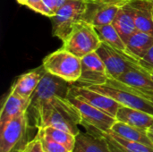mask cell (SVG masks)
I'll list each match as a JSON object with an SVG mask.
<instances>
[{
	"label": "cell",
	"instance_id": "cell-8",
	"mask_svg": "<svg viewBox=\"0 0 153 152\" xmlns=\"http://www.w3.org/2000/svg\"><path fill=\"white\" fill-rule=\"evenodd\" d=\"M72 84L73 83L67 82L66 81L46 72L30 97V106L29 108L53 97L67 98Z\"/></svg>",
	"mask_w": 153,
	"mask_h": 152
},
{
	"label": "cell",
	"instance_id": "cell-32",
	"mask_svg": "<svg viewBox=\"0 0 153 152\" xmlns=\"http://www.w3.org/2000/svg\"><path fill=\"white\" fill-rule=\"evenodd\" d=\"M15 152H24V151L23 150H19V151H17Z\"/></svg>",
	"mask_w": 153,
	"mask_h": 152
},
{
	"label": "cell",
	"instance_id": "cell-27",
	"mask_svg": "<svg viewBox=\"0 0 153 152\" xmlns=\"http://www.w3.org/2000/svg\"><path fill=\"white\" fill-rule=\"evenodd\" d=\"M45 4L54 13H56V12L59 9V7L64 4L65 3L66 0H42Z\"/></svg>",
	"mask_w": 153,
	"mask_h": 152
},
{
	"label": "cell",
	"instance_id": "cell-10",
	"mask_svg": "<svg viewBox=\"0 0 153 152\" xmlns=\"http://www.w3.org/2000/svg\"><path fill=\"white\" fill-rule=\"evenodd\" d=\"M69 93L80 99L88 102L89 104L104 111L115 118L119 108L122 106L112 98L82 85L72 84Z\"/></svg>",
	"mask_w": 153,
	"mask_h": 152
},
{
	"label": "cell",
	"instance_id": "cell-5",
	"mask_svg": "<svg viewBox=\"0 0 153 152\" xmlns=\"http://www.w3.org/2000/svg\"><path fill=\"white\" fill-rule=\"evenodd\" d=\"M87 9L86 0H66L50 18L53 36L63 41L72 30L74 24L83 19Z\"/></svg>",
	"mask_w": 153,
	"mask_h": 152
},
{
	"label": "cell",
	"instance_id": "cell-15",
	"mask_svg": "<svg viewBox=\"0 0 153 152\" xmlns=\"http://www.w3.org/2000/svg\"><path fill=\"white\" fill-rule=\"evenodd\" d=\"M138 30L153 35L152 0H129Z\"/></svg>",
	"mask_w": 153,
	"mask_h": 152
},
{
	"label": "cell",
	"instance_id": "cell-4",
	"mask_svg": "<svg viewBox=\"0 0 153 152\" xmlns=\"http://www.w3.org/2000/svg\"><path fill=\"white\" fill-rule=\"evenodd\" d=\"M42 65L46 72L70 83L77 82L82 74V58L63 47L47 56Z\"/></svg>",
	"mask_w": 153,
	"mask_h": 152
},
{
	"label": "cell",
	"instance_id": "cell-31",
	"mask_svg": "<svg viewBox=\"0 0 153 152\" xmlns=\"http://www.w3.org/2000/svg\"><path fill=\"white\" fill-rule=\"evenodd\" d=\"M149 135H150V138H151V140L152 141V142H153V134H152V133H149Z\"/></svg>",
	"mask_w": 153,
	"mask_h": 152
},
{
	"label": "cell",
	"instance_id": "cell-23",
	"mask_svg": "<svg viewBox=\"0 0 153 152\" xmlns=\"http://www.w3.org/2000/svg\"><path fill=\"white\" fill-rule=\"evenodd\" d=\"M38 133L62 144L71 152L73 151L74 148L76 136L71 134L70 133L66 131H64V130H61L53 126H46L43 128H39Z\"/></svg>",
	"mask_w": 153,
	"mask_h": 152
},
{
	"label": "cell",
	"instance_id": "cell-6",
	"mask_svg": "<svg viewBox=\"0 0 153 152\" xmlns=\"http://www.w3.org/2000/svg\"><path fill=\"white\" fill-rule=\"evenodd\" d=\"M29 126V112L25 111L7 122L0 129V152L23 150Z\"/></svg>",
	"mask_w": 153,
	"mask_h": 152
},
{
	"label": "cell",
	"instance_id": "cell-22",
	"mask_svg": "<svg viewBox=\"0 0 153 152\" xmlns=\"http://www.w3.org/2000/svg\"><path fill=\"white\" fill-rule=\"evenodd\" d=\"M126 44L131 55L142 59L153 45V35L137 30L126 40Z\"/></svg>",
	"mask_w": 153,
	"mask_h": 152
},
{
	"label": "cell",
	"instance_id": "cell-29",
	"mask_svg": "<svg viewBox=\"0 0 153 152\" xmlns=\"http://www.w3.org/2000/svg\"><path fill=\"white\" fill-rule=\"evenodd\" d=\"M144 62L152 65L153 66V45L151 47V48L147 51L145 56L142 58Z\"/></svg>",
	"mask_w": 153,
	"mask_h": 152
},
{
	"label": "cell",
	"instance_id": "cell-1",
	"mask_svg": "<svg viewBox=\"0 0 153 152\" xmlns=\"http://www.w3.org/2000/svg\"><path fill=\"white\" fill-rule=\"evenodd\" d=\"M32 112L35 126H53L76 136L80 133L82 117L67 98L53 97L29 108Z\"/></svg>",
	"mask_w": 153,
	"mask_h": 152
},
{
	"label": "cell",
	"instance_id": "cell-21",
	"mask_svg": "<svg viewBox=\"0 0 153 152\" xmlns=\"http://www.w3.org/2000/svg\"><path fill=\"white\" fill-rule=\"evenodd\" d=\"M110 131L126 140L141 142L145 145L153 147L152 141L151 140L149 133L146 130L132 126L123 122L116 121Z\"/></svg>",
	"mask_w": 153,
	"mask_h": 152
},
{
	"label": "cell",
	"instance_id": "cell-11",
	"mask_svg": "<svg viewBox=\"0 0 153 152\" xmlns=\"http://www.w3.org/2000/svg\"><path fill=\"white\" fill-rule=\"evenodd\" d=\"M75 137V145L72 152H111L107 140L94 128H85Z\"/></svg>",
	"mask_w": 153,
	"mask_h": 152
},
{
	"label": "cell",
	"instance_id": "cell-33",
	"mask_svg": "<svg viewBox=\"0 0 153 152\" xmlns=\"http://www.w3.org/2000/svg\"><path fill=\"white\" fill-rule=\"evenodd\" d=\"M152 1H153V0H152Z\"/></svg>",
	"mask_w": 153,
	"mask_h": 152
},
{
	"label": "cell",
	"instance_id": "cell-20",
	"mask_svg": "<svg viewBox=\"0 0 153 152\" xmlns=\"http://www.w3.org/2000/svg\"><path fill=\"white\" fill-rule=\"evenodd\" d=\"M99 132L107 140L111 152H153V147L152 146L126 140L111 131Z\"/></svg>",
	"mask_w": 153,
	"mask_h": 152
},
{
	"label": "cell",
	"instance_id": "cell-18",
	"mask_svg": "<svg viewBox=\"0 0 153 152\" xmlns=\"http://www.w3.org/2000/svg\"><path fill=\"white\" fill-rule=\"evenodd\" d=\"M117 121L148 131L153 125V116L144 111L121 106L116 116Z\"/></svg>",
	"mask_w": 153,
	"mask_h": 152
},
{
	"label": "cell",
	"instance_id": "cell-9",
	"mask_svg": "<svg viewBox=\"0 0 153 152\" xmlns=\"http://www.w3.org/2000/svg\"><path fill=\"white\" fill-rule=\"evenodd\" d=\"M96 52L103 60L109 78L118 79L126 71L139 66V65L131 62L129 57L125 54L116 50L105 42L101 43Z\"/></svg>",
	"mask_w": 153,
	"mask_h": 152
},
{
	"label": "cell",
	"instance_id": "cell-30",
	"mask_svg": "<svg viewBox=\"0 0 153 152\" xmlns=\"http://www.w3.org/2000/svg\"><path fill=\"white\" fill-rule=\"evenodd\" d=\"M148 133H152V134H153V125H152V126L148 130Z\"/></svg>",
	"mask_w": 153,
	"mask_h": 152
},
{
	"label": "cell",
	"instance_id": "cell-13",
	"mask_svg": "<svg viewBox=\"0 0 153 152\" xmlns=\"http://www.w3.org/2000/svg\"><path fill=\"white\" fill-rule=\"evenodd\" d=\"M143 92L153 100V79L140 65L134 67L117 79Z\"/></svg>",
	"mask_w": 153,
	"mask_h": 152
},
{
	"label": "cell",
	"instance_id": "cell-26",
	"mask_svg": "<svg viewBox=\"0 0 153 152\" xmlns=\"http://www.w3.org/2000/svg\"><path fill=\"white\" fill-rule=\"evenodd\" d=\"M23 151L24 152H44L41 142L37 135L34 137V139L27 142Z\"/></svg>",
	"mask_w": 153,
	"mask_h": 152
},
{
	"label": "cell",
	"instance_id": "cell-24",
	"mask_svg": "<svg viewBox=\"0 0 153 152\" xmlns=\"http://www.w3.org/2000/svg\"><path fill=\"white\" fill-rule=\"evenodd\" d=\"M17 2L20 4L25 5L30 9L33 10L34 12L40 13L44 16L51 18L55 15V13L45 4L42 0H17Z\"/></svg>",
	"mask_w": 153,
	"mask_h": 152
},
{
	"label": "cell",
	"instance_id": "cell-19",
	"mask_svg": "<svg viewBox=\"0 0 153 152\" xmlns=\"http://www.w3.org/2000/svg\"><path fill=\"white\" fill-rule=\"evenodd\" d=\"M112 24L125 42L137 30L133 8L129 1L119 8Z\"/></svg>",
	"mask_w": 153,
	"mask_h": 152
},
{
	"label": "cell",
	"instance_id": "cell-2",
	"mask_svg": "<svg viewBox=\"0 0 153 152\" xmlns=\"http://www.w3.org/2000/svg\"><path fill=\"white\" fill-rule=\"evenodd\" d=\"M97 92L107 95L125 107L139 109L153 116V100L138 90L117 80L108 78L107 82L85 86Z\"/></svg>",
	"mask_w": 153,
	"mask_h": 152
},
{
	"label": "cell",
	"instance_id": "cell-16",
	"mask_svg": "<svg viewBox=\"0 0 153 152\" xmlns=\"http://www.w3.org/2000/svg\"><path fill=\"white\" fill-rule=\"evenodd\" d=\"M30 106V99L20 97L10 91L7 95L0 112V129L11 119L22 112L28 111Z\"/></svg>",
	"mask_w": 153,
	"mask_h": 152
},
{
	"label": "cell",
	"instance_id": "cell-28",
	"mask_svg": "<svg viewBox=\"0 0 153 152\" xmlns=\"http://www.w3.org/2000/svg\"><path fill=\"white\" fill-rule=\"evenodd\" d=\"M89 4H111V3H125L129 0H86Z\"/></svg>",
	"mask_w": 153,
	"mask_h": 152
},
{
	"label": "cell",
	"instance_id": "cell-25",
	"mask_svg": "<svg viewBox=\"0 0 153 152\" xmlns=\"http://www.w3.org/2000/svg\"><path fill=\"white\" fill-rule=\"evenodd\" d=\"M37 136L39 138V140L41 142L44 152H71L62 144H60L56 142H54L39 133H37Z\"/></svg>",
	"mask_w": 153,
	"mask_h": 152
},
{
	"label": "cell",
	"instance_id": "cell-3",
	"mask_svg": "<svg viewBox=\"0 0 153 152\" xmlns=\"http://www.w3.org/2000/svg\"><path fill=\"white\" fill-rule=\"evenodd\" d=\"M101 43L95 26L82 19L74 24L72 30L63 40L62 47L82 58L84 56L96 51Z\"/></svg>",
	"mask_w": 153,
	"mask_h": 152
},
{
	"label": "cell",
	"instance_id": "cell-12",
	"mask_svg": "<svg viewBox=\"0 0 153 152\" xmlns=\"http://www.w3.org/2000/svg\"><path fill=\"white\" fill-rule=\"evenodd\" d=\"M126 3V2L100 4L88 3V9L82 20H85L92 23L94 26H100L112 23L119 8Z\"/></svg>",
	"mask_w": 153,
	"mask_h": 152
},
{
	"label": "cell",
	"instance_id": "cell-7",
	"mask_svg": "<svg viewBox=\"0 0 153 152\" xmlns=\"http://www.w3.org/2000/svg\"><path fill=\"white\" fill-rule=\"evenodd\" d=\"M67 99L79 111L82 117L81 125L84 128H94L100 132H108L117 121L115 117L70 93Z\"/></svg>",
	"mask_w": 153,
	"mask_h": 152
},
{
	"label": "cell",
	"instance_id": "cell-14",
	"mask_svg": "<svg viewBox=\"0 0 153 152\" xmlns=\"http://www.w3.org/2000/svg\"><path fill=\"white\" fill-rule=\"evenodd\" d=\"M45 73L46 70L42 65L41 66L36 69H33L22 74L13 84L10 91L20 97L30 99Z\"/></svg>",
	"mask_w": 153,
	"mask_h": 152
},
{
	"label": "cell",
	"instance_id": "cell-17",
	"mask_svg": "<svg viewBox=\"0 0 153 152\" xmlns=\"http://www.w3.org/2000/svg\"><path fill=\"white\" fill-rule=\"evenodd\" d=\"M96 31L102 42L107 43L116 50L125 54L126 56L129 57L131 62H133L135 65H138L140 59L134 57L127 49V46L124 39L121 38L116 28L112 23L109 24H105V25H100V26H95Z\"/></svg>",
	"mask_w": 153,
	"mask_h": 152
}]
</instances>
